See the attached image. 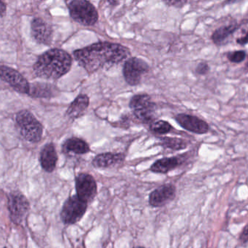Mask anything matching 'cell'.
<instances>
[{"label": "cell", "instance_id": "obj_26", "mask_svg": "<svg viewBox=\"0 0 248 248\" xmlns=\"http://www.w3.org/2000/svg\"><path fill=\"white\" fill-rule=\"evenodd\" d=\"M186 1H166L165 3L169 6H175V7H183L185 4H186Z\"/></svg>", "mask_w": 248, "mask_h": 248}, {"label": "cell", "instance_id": "obj_25", "mask_svg": "<svg viewBox=\"0 0 248 248\" xmlns=\"http://www.w3.org/2000/svg\"><path fill=\"white\" fill-rule=\"evenodd\" d=\"M240 240L243 244H248V225L240 234Z\"/></svg>", "mask_w": 248, "mask_h": 248}, {"label": "cell", "instance_id": "obj_8", "mask_svg": "<svg viewBox=\"0 0 248 248\" xmlns=\"http://www.w3.org/2000/svg\"><path fill=\"white\" fill-rule=\"evenodd\" d=\"M76 190L81 200L87 204L93 202L97 194L95 179L88 173H80L76 178Z\"/></svg>", "mask_w": 248, "mask_h": 248}, {"label": "cell", "instance_id": "obj_12", "mask_svg": "<svg viewBox=\"0 0 248 248\" xmlns=\"http://www.w3.org/2000/svg\"><path fill=\"white\" fill-rule=\"evenodd\" d=\"M176 120L182 128L194 133L205 134L209 131L208 124L198 116L180 114L176 116Z\"/></svg>", "mask_w": 248, "mask_h": 248}, {"label": "cell", "instance_id": "obj_7", "mask_svg": "<svg viewBox=\"0 0 248 248\" xmlns=\"http://www.w3.org/2000/svg\"><path fill=\"white\" fill-rule=\"evenodd\" d=\"M8 209L11 221L16 225H20L29 214V201L20 192H11L8 196Z\"/></svg>", "mask_w": 248, "mask_h": 248}, {"label": "cell", "instance_id": "obj_19", "mask_svg": "<svg viewBox=\"0 0 248 248\" xmlns=\"http://www.w3.org/2000/svg\"><path fill=\"white\" fill-rule=\"evenodd\" d=\"M62 150L65 154H84L90 151L87 142L78 138H71L64 143Z\"/></svg>", "mask_w": 248, "mask_h": 248}, {"label": "cell", "instance_id": "obj_21", "mask_svg": "<svg viewBox=\"0 0 248 248\" xmlns=\"http://www.w3.org/2000/svg\"><path fill=\"white\" fill-rule=\"evenodd\" d=\"M161 142L165 147L172 150L185 149L187 147V143L180 138H163Z\"/></svg>", "mask_w": 248, "mask_h": 248}, {"label": "cell", "instance_id": "obj_27", "mask_svg": "<svg viewBox=\"0 0 248 248\" xmlns=\"http://www.w3.org/2000/svg\"><path fill=\"white\" fill-rule=\"evenodd\" d=\"M236 42L240 45H245L248 44V29L247 32L245 33L244 36L237 38V39H236Z\"/></svg>", "mask_w": 248, "mask_h": 248}, {"label": "cell", "instance_id": "obj_18", "mask_svg": "<svg viewBox=\"0 0 248 248\" xmlns=\"http://www.w3.org/2000/svg\"><path fill=\"white\" fill-rule=\"evenodd\" d=\"M239 26L237 24H230L227 26H221V27L214 31L211 36V39L215 45L218 46L226 45L229 38L238 29Z\"/></svg>", "mask_w": 248, "mask_h": 248}, {"label": "cell", "instance_id": "obj_22", "mask_svg": "<svg viewBox=\"0 0 248 248\" xmlns=\"http://www.w3.org/2000/svg\"><path fill=\"white\" fill-rule=\"evenodd\" d=\"M150 129L152 131L157 134H166L170 132L172 126L166 121L160 120L153 122L150 124Z\"/></svg>", "mask_w": 248, "mask_h": 248}, {"label": "cell", "instance_id": "obj_4", "mask_svg": "<svg viewBox=\"0 0 248 248\" xmlns=\"http://www.w3.org/2000/svg\"><path fill=\"white\" fill-rule=\"evenodd\" d=\"M70 15L75 21L85 26H93L98 20V13L90 1L74 0L68 4Z\"/></svg>", "mask_w": 248, "mask_h": 248}, {"label": "cell", "instance_id": "obj_9", "mask_svg": "<svg viewBox=\"0 0 248 248\" xmlns=\"http://www.w3.org/2000/svg\"><path fill=\"white\" fill-rule=\"evenodd\" d=\"M148 71L147 63L138 58H129L124 64V78L130 85H137L141 82L143 74Z\"/></svg>", "mask_w": 248, "mask_h": 248}, {"label": "cell", "instance_id": "obj_28", "mask_svg": "<svg viewBox=\"0 0 248 248\" xmlns=\"http://www.w3.org/2000/svg\"><path fill=\"white\" fill-rule=\"evenodd\" d=\"M6 12V5L2 1H0V17L3 16Z\"/></svg>", "mask_w": 248, "mask_h": 248}, {"label": "cell", "instance_id": "obj_15", "mask_svg": "<svg viewBox=\"0 0 248 248\" xmlns=\"http://www.w3.org/2000/svg\"><path fill=\"white\" fill-rule=\"evenodd\" d=\"M125 157L123 154L104 153L95 157L93 160V165L97 168H108L121 164L124 161Z\"/></svg>", "mask_w": 248, "mask_h": 248}, {"label": "cell", "instance_id": "obj_16", "mask_svg": "<svg viewBox=\"0 0 248 248\" xmlns=\"http://www.w3.org/2000/svg\"><path fill=\"white\" fill-rule=\"evenodd\" d=\"M182 163V160L179 157H165L157 160L154 164L152 165L150 170L153 173L166 174L179 167Z\"/></svg>", "mask_w": 248, "mask_h": 248}, {"label": "cell", "instance_id": "obj_11", "mask_svg": "<svg viewBox=\"0 0 248 248\" xmlns=\"http://www.w3.org/2000/svg\"><path fill=\"white\" fill-rule=\"evenodd\" d=\"M176 189L172 183H166L150 193L149 203L153 208H160L171 202L176 197Z\"/></svg>", "mask_w": 248, "mask_h": 248}, {"label": "cell", "instance_id": "obj_1", "mask_svg": "<svg viewBox=\"0 0 248 248\" xmlns=\"http://www.w3.org/2000/svg\"><path fill=\"white\" fill-rule=\"evenodd\" d=\"M74 55L79 66L89 74H93L100 68L112 66L125 61L129 57L130 52L123 45L105 42L77 50Z\"/></svg>", "mask_w": 248, "mask_h": 248}, {"label": "cell", "instance_id": "obj_30", "mask_svg": "<svg viewBox=\"0 0 248 248\" xmlns=\"http://www.w3.org/2000/svg\"><path fill=\"white\" fill-rule=\"evenodd\" d=\"M246 66L248 67V62L246 64Z\"/></svg>", "mask_w": 248, "mask_h": 248}, {"label": "cell", "instance_id": "obj_14", "mask_svg": "<svg viewBox=\"0 0 248 248\" xmlns=\"http://www.w3.org/2000/svg\"><path fill=\"white\" fill-rule=\"evenodd\" d=\"M58 154L53 144H46L40 155V163L42 168L48 173H52L56 167Z\"/></svg>", "mask_w": 248, "mask_h": 248}, {"label": "cell", "instance_id": "obj_24", "mask_svg": "<svg viewBox=\"0 0 248 248\" xmlns=\"http://www.w3.org/2000/svg\"><path fill=\"white\" fill-rule=\"evenodd\" d=\"M209 71V66L205 62L200 63L196 68L197 74H199V75H205V74H208Z\"/></svg>", "mask_w": 248, "mask_h": 248}, {"label": "cell", "instance_id": "obj_10", "mask_svg": "<svg viewBox=\"0 0 248 248\" xmlns=\"http://www.w3.org/2000/svg\"><path fill=\"white\" fill-rule=\"evenodd\" d=\"M0 79L8 83L15 90L22 93L29 94L30 84L21 74L5 66H0Z\"/></svg>", "mask_w": 248, "mask_h": 248}, {"label": "cell", "instance_id": "obj_13", "mask_svg": "<svg viewBox=\"0 0 248 248\" xmlns=\"http://www.w3.org/2000/svg\"><path fill=\"white\" fill-rule=\"evenodd\" d=\"M31 32L34 39L39 43L47 45L52 40L50 26L40 17H36L32 20Z\"/></svg>", "mask_w": 248, "mask_h": 248}, {"label": "cell", "instance_id": "obj_2", "mask_svg": "<svg viewBox=\"0 0 248 248\" xmlns=\"http://www.w3.org/2000/svg\"><path fill=\"white\" fill-rule=\"evenodd\" d=\"M72 65L71 55L61 49H52L42 54L33 66L38 77L58 80L68 72Z\"/></svg>", "mask_w": 248, "mask_h": 248}, {"label": "cell", "instance_id": "obj_29", "mask_svg": "<svg viewBox=\"0 0 248 248\" xmlns=\"http://www.w3.org/2000/svg\"><path fill=\"white\" fill-rule=\"evenodd\" d=\"M145 248L141 247V246H137V247H134V248Z\"/></svg>", "mask_w": 248, "mask_h": 248}, {"label": "cell", "instance_id": "obj_5", "mask_svg": "<svg viewBox=\"0 0 248 248\" xmlns=\"http://www.w3.org/2000/svg\"><path fill=\"white\" fill-rule=\"evenodd\" d=\"M129 106L140 122L148 123L155 119L156 106L147 95H136L131 99Z\"/></svg>", "mask_w": 248, "mask_h": 248}, {"label": "cell", "instance_id": "obj_23", "mask_svg": "<svg viewBox=\"0 0 248 248\" xmlns=\"http://www.w3.org/2000/svg\"><path fill=\"white\" fill-rule=\"evenodd\" d=\"M227 58L230 62L234 64H240L246 58V52L245 50H236L229 52L227 54Z\"/></svg>", "mask_w": 248, "mask_h": 248}, {"label": "cell", "instance_id": "obj_3", "mask_svg": "<svg viewBox=\"0 0 248 248\" xmlns=\"http://www.w3.org/2000/svg\"><path fill=\"white\" fill-rule=\"evenodd\" d=\"M16 124L23 138L30 142L40 141L43 133L42 124L29 111H21L16 115Z\"/></svg>", "mask_w": 248, "mask_h": 248}, {"label": "cell", "instance_id": "obj_17", "mask_svg": "<svg viewBox=\"0 0 248 248\" xmlns=\"http://www.w3.org/2000/svg\"><path fill=\"white\" fill-rule=\"evenodd\" d=\"M90 104V99L86 95H80L74 101L72 102L68 111L66 115L72 119H77L84 115L85 111Z\"/></svg>", "mask_w": 248, "mask_h": 248}, {"label": "cell", "instance_id": "obj_20", "mask_svg": "<svg viewBox=\"0 0 248 248\" xmlns=\"http://www.w3.org/2000/svg\"><path fill=\"white\" fill-rule=\"evenodd\" d=\"M57 93L55 86L49 84H35L30 85L29 95L34 98H51Z\"/></svg>", "mask_w": 248, "mask_h": 248}, {"label": "cell", "instance_id": "obj_6", "mask_svg": "<svg viewBox=\"0 0 248 248\" xmlns=\"http://www.w3.org/2000/svg\"><path fill=\"white\" fill-rule=\"evenodd\" d=\"M88 204L78 198L77 195L70 197L62 205L61 218L65 225L77 224L85 215Z\"/></svg>", "mask_w": 248, "mask_h": 248}]
</instances>
